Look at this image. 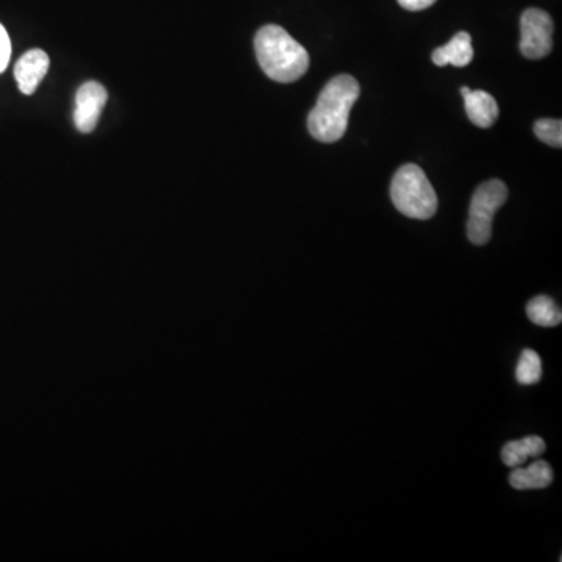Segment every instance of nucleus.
<instances>
[{
  "instance_id": "ddd939ff",
  "label": "nucleus",
  "mask_w": 562,
  "mask_h": 562,
  "mask_svg": "<svg viewBox=\"0 0 562 562\" xmlns=\"http://www.w3.org/2000/svg\"><path fill=\"white\" fill-rule=\"evenodd\" d=\"M516 378L520 385L530 386L539 383L542 378L541 356L534 350H523L517 363Z\"/></svg>"
},
{
  "instance_id": "f8f14e48",
  "label": "nucleus",
  "mask_w": 562,
  "mask_h": 562,
  "mask_svg": "<svg viewBox=\"0 0 562 562\" xmlns=\"http://www.w3.org/2000/svg\"><path fill=\"white\" fill-rule=\"evenodd\" d=\"M528 319L539 327H556L561 324L562 314L555 300L547 296L534 297L527 305Z\"/></svg>"
},
{
  "instance_id": "2eb2a0df",
  "label": "nucleus",
  "mask_w": 562,
  "mask_h": 562,
  "mask_svg": "<svg viewBox=\"0 0 562 562\" xmlns=\"http://www.w3.org/2000/svg\"><path fill=\"white\" fill-rule=\"evenodd\" d=\"M11 57V41L4 25L0 24V74L7 69Z\"/></svg>"
},
{
  "instance_id": "0eeeda50",
  "label": "nucleus",
  "mask_w": 562,
  "mask_h": 562,
  "mask_svg": "<svg viewBox=\"0 0 562 562\" xmlns=\"http://www.w3.org/2000/svg\"><path fill=\"white\" fill-rule=\"evenodd\" d=\"M49 55L41 49L29 50L19 58L15 66V77L21 93L32 96L49 71Z\"/></svg>"
},
{
  "instance_id": "f257e3e1",
  "label": "nucleus",
  "mask_w": 562,
  "mask_h": 562,
  "mask_svg": "<svg viewBox=\"0 0 562 562\" xmlns=\"http://www.w3.org/2000/svg\"><path fill=\"white\" fill-rule=\"evenodd\" d=\"M360 83L352 75H336L317 97L308 116V130L321 143H336L346 135L350 111L360 97Z\"/></svg>"
},
{
  "instance_id": "6e6552de",
  "label": "nucleus",
  "mask_w": 562,
  "mask_h": 562,
  "mask_svg": "<svg viewBox=\"0 0 562 562\" xmlns=\"http://www.w3.org/2000/svg\"><path fill=\"white\" fill-rule=\"evenodd\" d=\"M461 94L464 97V107H466L467 116L470 122L477 125L480 129H489L495 124L498 118L497 100L486 93V91H472V89L463 86Z\"/></svg>"
},
{
  "instance_id": "423d86ee",
  "label": "nucleus",
  "mask_w": 562,
  "mask_h": 562,
  "mask_svg": "<svg viewBox=\"0 0 562 562\" xmlns=\"http://www.w3.org/2000/svg\"><path fill=\"white\" fill-rule=\"evenodd\" d=\"M107 89L99 82H86L75 94L74 122L82 133L94 132L107 104Z\"/></svg>"
},
{
  "instance_id": "4468645a",
  "label": "nucleus",
  "mask_w": 562,
  "mask_h": 562,
  "mask_svg": "<svg viewBox=\"0 0 562 562\" xmlns=\"http://www.w3.org/2000/svg\"><path fill=\"white\" fill-rule=\"evenodd\" d=\"M534 135L548 146L562 147V122L559 119H539L534 124Z\"/></svg>"
},
{
  "instance_id": "7ed1b4c3",
  "label": "nucleus",
  "mask_w": 562,
  "mask_h": 562,
  "mask_svg": "<svg viewBox=\"0 0 562 562\" xmlns=\"http://www.w3.org/2000/svg\"><path fill=\"white\" fill-rule=\"evenodd\" d=\"M394 207L411 219L427 221L438 211V196L425 172L417 164H403L391 183Z\"/></svg>"
},
{
  "instance_id": "dca6fc26",
  "label": "nucleus",
  "mask_w": 562,
  "mask_h": 562,
  "mask_svg": "<svg viewBox=\"0 0 562 562\" xmlns=\"http://www.w3.org/2000/svg\"><path fill=\"white\" fill-rule=\"evenodd\" d=\"M397 2H399L400 7L405 8V10L422 11L433 7L438 0H397Z\"/></svg>"
},
{
  "instance_id": "9b49d317",
  "label": "nucleus",
  "mask_w": 562,
  "mask_h": 562,
  "mask_svg": "<svg viewBox=\"0 0 562 562\" xmlns=\"http://www.w3.org/2000/svg\"><path fill=\"white\" fill-rule=\"evenodd\" d=\"M547 449L545 441L539 436L511 441L502 449V461L508 467H520L528 459L538 458Z\"/></svg>"
},
{
  "instance_id": "9d476101",
  "label": "nucleus",
  "mask_w": 562,
  "mask_h": 562,
  "mask_svg": "<svg viewBox=\"0 0 562 562\" xmlns=\"http://www.w3.org/2000/svg\"><path fill=\"white\" fill-rule=\"evenodd\" d=\"M509 483L517 491L547 488L553 483L552 466L547 461H536L525 469L514 467L513 472L509 475Z\"/></svg>"
},
{
  "instance_id": "f03ea898",
  "label": "nucleus",
  "mask_w": 562,
  "mask_h": 562,
  "mask_svg": "<svg viewBox=\"0 0 562 562\" xmlns=\"http://www.w3.org/2000/svg\"><path fill=\"white\" fill-rule=\"evenodd\" d=\"M258 63L269 79L294 83L310 68V55L280 25H264L255 36Z\"/></svg>"
},
{
  "instance_id": "1a4fd4ad",
  "label": "nucleus",
  "mask_w": 562,
  "mask_h": 562,
  "mask_svg": "<svg viewBox=\"0 0 562 562\" xmlns=\"http://www.w3.org/2000/svg\"><path fill=\"white\" fill-rule=\"evenodd\" d=\"M431 60L434 65L444 68L447 65L464 68L474 60V47H472V36L467 32H459L453 36L449 44L433 50Z\"/></svg>"
},
{
  "instance_id": "39448f33",
  "label": "nucleus",
  "mask_w": 562,
  "mask_h": 562,
  "mask_svg": "<svg viewBox=\"0 0 562 562\" xmlns=\"http://www.w3.org/2000/svg\"><path fill=\"white\" fill-rule=\"evenodd\" d=\"M552 16L539 8H528L520 18V52L528 60H541L553 49Z\"/></svg>"
},
{
  "instance_id": "20e7f679",
  "label": "nucleus",
  "mask_w": 562,
  "mask_h": 562,
  "mask_svg": "<svg viewBox=\"0 0 562 562\" xmlns=\"http://www.w3.org/2000/svg\"><path fill=\"white\" fill-rule=\"evenodd\" d=\"M508 200V188L502 180H489L478 186L472 197L467 221V238L475 246L488 244L492 236V221L495 213Z\"/></svg>"
}]
</instances>
